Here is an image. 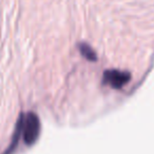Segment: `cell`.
<instances>
[{"instance_id": "obj_1", "label": "cell", "mask_w": 154, "mask_h": 154, "mask_svg": "<svg viewBox=\"0 0 154 154\" xmlns=\"http://www.w3.org/2000/svg\"><path fill=\"white\" fill-rule=\"evenodd\" d=\"M40 120L39 117L33 112H30L23 118L22 126V136L26 145L32 146L37 141L40 134Z\"/></svg>"}, {"instance_id": "obj_2", "label": "cell", "mask_w": 154, "mask_h": 154, "mask_svg": "<svg viewBox=\"0 0 154 154\" xmlns=\"http://www.w3.org/2000/svg\"><path fill=\"white\" fill-rule=\"evenodd\" d=\"M131 80V74L119 70H108L103 75V84L119 90Z\"/></svg>"}, {"instance_id": "obj_3", "label": "cell", "mask_w": 154, "mask_h": 154, "mask_svg": "<svg viewBox=\"0 0 154 154\" xmlns=\"http://www.w3.org/2000/svg\"><path fill=\"white\" fill-rule=\"evenodd\" d=\"M23 118H24V115L21 114L18 118V122L16 124V127H15V131H14V134H13V138H12V141H11V145L10 147L8 148V150L5 152V154H12L14 152V150L16 149L18 145V141H19V138H20V135L22 134V126H23Z\"/></svg>"}, {"instance_id": "obj_4", "label": "cell", "mask_w": 154, "mask_h": 154, "mask_svg": "<svg viewBox=\"0 0 154 154\" xmlns=\"http://www.w3.org/2000/svg\"><path fill=\"white\" fill-rule=\"evenodd\" d=\"M78 50H79L80 54L86 58L89 61H96L97 60V54L94 52V50L90 47L89 45L85 42H82L78 45Z\"/></svg>"}]
</instances>
